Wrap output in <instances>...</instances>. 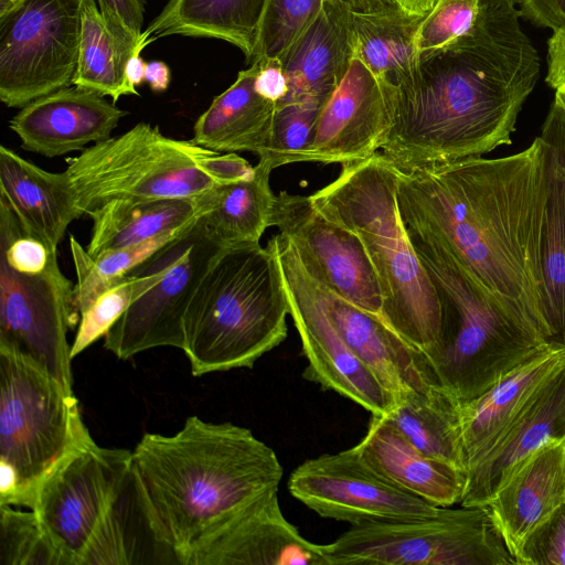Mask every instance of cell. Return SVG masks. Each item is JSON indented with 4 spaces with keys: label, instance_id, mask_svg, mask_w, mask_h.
Listing matches in <instances>:
<instances>
[{
    "label": "cell",
    "instance_id": "1",
    "mask_svg": "<svg viewBox=\"0 0 565 565\" xmlns=\"http://www.w3.org/2000/svg\"><path fill=\"white\" fill-rule=\"evenodd\" d=\"M548 193L550 157L541 136L507 157L401 170L397 185L403 221L435 234L552 347L542 273Z\"/></svg>",
    "mask_w": 565,
    "mask_h": 565
},
{
    "label": "cell",
    "instance_id": "2",
    "mask_svg": "<svg viewBox=\"0 0 565 565\" xmlns=\"http://www.w3.org/2000/svg\"><path fill=\"white\" fill-rule=\"evenodd\" d=\"M515 0H481L472 31L420 61L391 95L382 153L399 170L481 157L512 143L540 75V56Z\"/></svg>",
    "mask_w": 565,
    "mask_h": 565
},
{
    "label": "cell",
    "instance_id": "3",
    "mask_svg": "<svg viewBox=\"0 0 565 565\" xmlns=\"http://www.w3.org/2000/svg\"><path fill=\"white\" fill-rule=\"evenodd\" d=\"M131 468L178 564L223 519L279 489L284 473L275 451L248 428L195 415L174 435L146 433L131 450Z\"/></svg>",
    "mask_w": 565,
    "mask_h": 565
},
{
    "label": "cell",
    "instance_id": "4",
    "mask_svg": "<svg viewBox=\"0 0 565 565\" xmlns=\"http://www.w3.org/2000/svg\"><path fill=\"white\" fill-rule=\"evenodd\" d=\"M399 173L377 152L342 163L339 175L310 198L361 239L380 284L384 322L425 356L440 340L441 307L399 213Z\"/></svg>",
    "mask_w": 565,
    "mask_h": 565
},
{
    "label": "cell",
    "instance_id": "5",
    "mask_svg": "<svg viewBox=\"0 0 565 565\" xmlns=\"http://www.w3.org/2000/svg\"><path fill=\"white\" fill-rule=\"evenodd\" d=\"M403 222L440 301V340L425 358L443 387L460 402L473 399L552 348L488 292L435 234Z\"/></svg>",
    "mask_w": 565,
    "mask_h": 565
},
{
    "label": "cell",
    "instance_id": "6",
    "mask_svg": "<svg viewBox=\"0 0 565 565\" xmlns=\"http://www.w3.org/2000/svg\"><path fill=\"white\" fill-rule=\"evenodd\" d=\"M287 315L281 270L271 245L221 248L183 318L182 351L192 375L252 369L287 338Z\"/></svg>",
    "mask_w": 565,
    "mask_h": 565
},
{
    "label": "cell",
    "instance_id": "7",
    "mask_svg": "<svg viewBox=\"0 0 565 565\" xmlns=\"http://www.w3.org/2000/svg\"><path fill=\"white\" fill-rule=\"evenodd\" d=\"M88 437L73 391L0 349V505L32 510L42 479Z\"/></svg>",
    "mask_w": 565,
    "mask_h": 565
},
{
    "label": "cell",
    "instance_id": "8",
    "mask_svg": "<svg viewBox=\"0 0 565 565\" xmlns=\"http://www.w3.org/2000/svg\"><path fill=\"white\" fill-rule=\"evenodd\" d=\"M212 150L139 122L67 158L81 215L113 200L195 199L216 183L202 162Z\"/></svg>",
    "mask_w": 565,
    "mask_h": 565
},
{
    "label": "cell",
    "instance_id": "9",
    "mask_svg": "<svg viewBox=\"0 0 565 565\" xmlns=\"http://www.w3.org/2000/svg\"><path fill=\"white\" fill-rule=\"evenodd\" d=\"M329 565H512L487 507L440 508L430 518L351 525L324 544Z\"/></svg>",
    "mask_w": 565,
    "mask_h": 565
},
{
    "label": "cell",
    "instance_id": "10",
    "mask_svg": "<svg viewBox=\"0 0 565 565\" xmlns=\"http://www.w3.org/2000/svg\"><path fill=\"white\" fill-rule=\"evenodd\" d=\"M83 0H26L0 20V99L22 108L73 85Z\"/></svg>",
    "mask_w": 565,
    "mask_h": 565
},
{
    "label": "cell",
    "instance_id": "11",
    "mask_svg": "<svg viewBox=\"0 0 565 565\" xmlns=\"http://www.w3.org/2000/svg\"><path fill=\"white\" fill-rule=\"evenodd\" d=\"M73 284L53 253L41 273H21L0 258V349L29 359L73 391L67 331L78 324Z\"/></svg>",
    "mask_w": 565,
    "mask_h": 565
},
{
    "label": "cell",
    "instance_id": "12",
    "mask_svg": "<svg viewBox=\"0 0 565 565\" xmlns=\"http://www.w3.org/2000/svg\"><path fill=\"white\" fill-rule=\"evenodd\" d=\"M130 469V450L102 447L90 436L40 482L32 511L68 565H81Z\"/></svg>",
    "mask_w": 565,
    "mask_h": 565
},
{
    "label": "cell",
    "instance_id": "13",
    "mask_svg": "<svg viewBox=\"0 0 565 565\" xmlns=\"http://www.w3.org/2000/svg\"><path fill=\"white\" fill-rule=\"evenodd\" d=\"M268 243L277 256L289 316L308 361L303 377L353 401L371 415L388 414L395 404L393 396L334 328L291 241L279 233Z\"/></svg>",
    "mask_w": 565,
    "mask_h": 565
},
{
    "label": "cell",
    "instance_id": "14",
    "mask_svg": "<svg viewBox=\"0 0 565 565\" xmlns=\"http://www.w3.org/2000/svg\"><path fill=\"white\" fill-rule=\"evenodd\" d=\"M288 490L318 515L351 525L425 519L440 510L377 473L354 446L305 460L290 473Z\"/></svg>",
    "mask_w": 565,
    "mask_h": 565
},
{
    "label": "cell",
    "instance_id": "15",
    "mask_svg": "<svg viewBox=\"0 0 565 565\" xmlns=\"http://www.w3.org/2000/svg\"><path fill=\"white\" fill-rule=\"evenodd\" d=\"M271 226L291 241L318 282L383 320L380 284L354 232L322 214L310 195L286 191L275 196Z\"/></svg>",
    "mask_w": 565,
    "mask_h": 565
},
{
    "label": "cell",
    "instance_id": "16",
    "mask_svg": "<svg viewBox=\"0 0 565 565\" xmlns=\"http://www.w3.org/2000/svg\"><path fill=\"white\" fill-rule=\"evenodd\" d=\"M220 249L199 220L172 241L166 274L109 329L104 348L120 360L159 347L182 350L186 308Z\"/></svg>",
    "mask_w": 565,
    "mask_h": 565
},
{
    "label": "cell",
    "instance_id": "17",
    "mask_svg": "<svg viewBox=\"0 0 565 565\" xmlns=\"http://www.w3.org/2000/svg\"><path fill=\"white\" fill-rule=\"evenodd\" d=\"M181 565H329L324 545L306 540L270 490L207 531Z\"/></svg>",
    "mask_w": 565,
    "mask_h": 565
},
{
    "label": "cell",
    "instance_id": "18",
    "mask_svg": "<svg viewBox=\"0 0 565 565\" xmlns=\"http://www.w3.org/2000/svg\"><path fill=\"white\" fill-rule=\"evenodd\" d=\"M391 94L353 57L320 111L307 161L342 164L377 153L391 125Z\"/></svg>",
    "mask_w": 565,
    "mask_h": 565
},
{
    "label": "cell",
    "instance_id": "19",
    "mask_svg": "<svg viewBox=\"0 0 565 565\" xmlns=\"http://www.w3.org/2000/svg\"><path fill=\"white\" fill-rule=\"evenodd\" d=\"M127 114L98 93L68 86L23 106L9 127L24 150L55 158L109 139Z\"/></svg>",
    "mask_w": 565,
    "mask_h": 565
},
{
    "label": "cell",
    "instance_id": "20",
    "mask_svg": "<svg viewBox=\"0 0 565 565\" xmlns=\"http://www.w3.org/2000/svg\"><path fill=\"white\" fill-rule=\"evenodd\" d=\"M565 439V362L542 384L526 407L482 460L467 471L461 507H486L530 455Z\"/></svg>",
    "mask_w": 565,
    "mask_h": 565
},
{
    "label": "cell",
    "instance_id": "21",
    "mask_svg": "<svg viewBox=\"0 0 565 565\" xmlns=\"http://www.w3.org/2000/svg\"><path fill=\"white\" fill-rule=\"evenodd\" d=\"M313 280L334 328L395 403L411 390L438 383L424 354L388 324Z\"/></svg>",
    "mask_w": 565,
    "mask_h": 565
},
{
    "label": "cell",
    "instance_id": "22",
    "mask_svg": "<svg viewBox=\"0 0 565 565\" xmlns=\"http://www.w3.org/2000/svg\"><path fill=\"white\" fill-rule=\"evenodd\" d=\"M353 55L351 11L326 0L317 20L280 58L289 86L280 106L309 102L323 107Z\"/></svg>",
    "mask_w": 565,
    "mask_h": 565
},
{
    "label": "cell",
    "instance_id": "23",
    "mask_svg": "<svg viewBox=\"0 0 565 565\" xmlns=\"http://www.w3.org/2000/svg\"><path fill=\"white\" fill-rule=\"evenodd\" d=\"M563 501L565 439L550 443L530 455L486 507L515 557L523 539Z\"/></svg>",
    "mask_w": 565,
    "mask_h": 565
},
{
    "label": "cell",
    "instance_id": "24",
    "mask_svg": "<svg viewBox=\"0 0 565 565\" xmlns=\"http://www.w3.org/2000/svg\"><path fill=\"white\" fill-rule=\"evenodd\" d=\"M0 198L51 252H57L67 226L82 216L66 171L43 170L6 146H0Z\"/></svg>",
    "mask_w": 565,
    "mask_h": 565
},
{
    "label": "cell",
    "instance_id": "25",
    "mask_svg": "<svg viewBox=\"0 0 565 565\" xmlns=\"http://www.w3.org/2000/svg\"><path fill=\"white\" fill-rule=\"evenodd\" d=\"M563 362L565 349L550 348L514 367L478 397L461 402L467 471L482 460Z\"/></svg>",
    "mask_w": 565,
    "mask_h": 565
},
{
    "label": "cell",
    "instance_id": "26",
    "mask_svg": "<svg viewBox=\"0 0 565 565\" xmlns=\"http://www.w3.org/2000/svg\"><path fill=\"white\" fill-rule=\"evenodd\" d=\"M355 450L373 470L397 487L439 508L460 503L466 471L414 447L383 416L372 415Z\"/></svg>",
    "mask_w": 565,
    "mask_h": 565
},
{
    "label": "cell",
    "instance_id": "27",
    "mask_svg": "<svg viewBox=\"0 0 565 565\" xmlns=\"http://www.w3.org/2000/svg\"><path fill=\"white\" fill-rule=\"evenodd\" d=\"M258 64L241 71L196 119V145L217 152L250 151L260 156L269 145L277 106L255 89Z\"/></svg>",
    "mask_w": 565,
    "mask_h": 565
},
{
    "label": "cell",
    "instance_id": "28",
    "mask_svg": "<svg viewBox=\"0 0 565 565\" xmlns=\"http://www.w3.org/2000/svg\"><path fill=\"white\" fill-rule=\"evenodd\" d=\"M167 563L178 561L157 534L131 468L90 539L81 565Z\"/></svg>",
    "mask_w": 565,
    "mask_h": 565
},
{
    "label": "cell",
    "instance_id": "29",
    "mask_svg": "<svg viewBox=\"0 0 565 565\" xmlns=\"http://www.w3.org/2000/svg\"><path fill=\"white\" fill-rule=\"evenodd\" d=\"M266 0H169L142 32L150 44L169 35L215 39L239 49L252 64Z\"/></svg>",
    "mask_w": 565,
    "mask_h": 565
},
{
    "label": "cell",
    "instance_id": "30",
    "mask_svg": "<svg viewBox=\"0 0 565 565\" xmlns=\"http://www.w3.org/2000/svg\"><path fill=\"white\" fill-rule=\"evenodd\" d=\"M271 169L258 161L249 179L216 184L199 196L203 225L210 239L221 248L259 244L271 226L275 194Z\"/></svg>",
    "mask_w": 565,
    "mask_h": 565
},
{
    "label": "cell",
    "instance_id": "31",
    "mask_svg": "<svg viewBox=\"0 0 565 565\" xmlns=\"http://www.w3.org/2000/svg\"><path fill=\"white\" fill-rule=\"evenodd\" d=\"M88 215L93 228L86 250L95 258L191 226L201 215V204L199 198L113 200Z\"/></svg>",
    "mask_w": 565,
    "mask_h": 565
},
{
    "label": "cell",
    "instance_id": "32",
    "mask_svg": "<svg viewBox=\"0 0 565 565\" xmlns=\"http://www.w3.org/2000/svg\"><path fill=\"white\" fill-rule=\"evenodd\" d=\"M383 417L424 455L467 471L461 402L440 384L404 393Z\"/></svg>",
    "mask_w": 565,
    "mask_h": 565
},
{
    "label": "cell",
    "instance_id": "33",
    "mask_svg": "<svg viewBox=\"0 0 565 565\" xmlns=\"http://www.w3.org/2000/svg\"><path fill=\"white\" fill-rule=\"evenodd\" d=\"M422 18L398 6L375 12H351L353 57L391 90L408 84L420 64L415 39Z\"/></svg>",
    "mask_w": 565,
    "mask_h": 565
},
{
    "label": "cell",
    "instance_id": "34",
    "mask_svg": "<svg viewBox=\"0 0 565 565\" xmlns=\"http://www.w3.org/2000/svg\"><path fill=\"white\" fill-rule=\"evenodd\" d=\"M550 157V193L542 248L544 309L553 348L565 349V169L559 149L543 127Z\"/></svg>",
    "mask_w": 565,
    "mask_h": 565
},
{
    "label": "cell",
    "instance_id": "35",
    "mask_svg": "<svg viewBox=\"0 0 565 565\" xmlns=\"http://www.w3.org/2000/svg\"><path fill=\"white\" fill-rule=\"evenodd\" d=\"M131 53L113 34L96 0H83L79 53L73 85L110 96L114 103L124 95L139 96L125 72Z\"/></svg>",
    "mask_w": 565,
    "mask_h": 565
},
{
    "label": "cell",
    "instance_id": "36",
    "mask_svg": "<svg viewBox=\"0 0 565 565\" xmlns=\"http://www.w3.org/2000/svg\"><path fill=\"white\" fill-rule=\"evenodd\" d=\"M169 244L134 268L124 280L103 292L81 315L71 344L72 360L105 337L130 305L159 282L169 265Z\"/></svg>",
    "mask_w": 565,
    "mask_h": 565
},
{
    "label": "cell",
    "instance_id": "37",
    "mask_svg": "<svg viewBox=\"0 0 565 565\" xmlns=\"http://www.w3.org/2000/svg\"><path fill=\"white\" fill-rule=\"evenodd\" d=\"M191 226L139 244L108 250L95 258H92L86 248L71 235L70 247L77 277L74 302L79 317L103 292L124 280L134 268L180 237Z\"/></svg>",
    "mask_w": 565,
    "mask_h": 565
},
{
    "label": "cell",
    "instance_id": "38",
    "mask_svg": "<svg viewBox=\"0 0 565 565\" xmlns=\"http://www.w3.org/2000/svg\"><path fill=\"white\" fill-rule=\"evenodd\" d=\"M0 565H68L36 513L0 505Z\"/></svg>",
    "mask_w": 565,
    "mask_h": 565
},
{
    "label": "cell",
    "instance_id": "39",
    "mask_svg": "<svg viewBox=\"0 0 565 565\" xmlns=\"http://www.w3.org/2000/svg\"><path fill=\"white\" fill-rule=\"evenodd\" d=\"M324 3L326 0H266L253 62L281 58L317 20Z\"/></svg>",
    "mask_w": 565,
    "mask_h": 565
},
{
    "label": "cell",
    "instance_id": "40",
    "mask_svg": "<svg viewBox=\"0 0 565 565\" xmlns=\"http://www.w3.org/2000/svg\"><path fill=\"white\" fill-rule=\"evenodd\" d=\"M322 106L309 102L291 103L276 109L271 138L258 161L271 170L307 161Z\"/></svg>",
    "mask_w": 565,
    "mask_h": 565
},
{
    "label": "cell",
    "instance_id": "41",
    "mask_svg": "<svg viewBox=\"0 0 565 565\" xmlns=\"http://www.w3.org/2000/svg\"><path fill=\"white\" fill-rule=\"evenodd\" d=\"M515 559L519 565H565V501L523 539Z\"/></svg>",
    "mask_w": 565,
    "mask_h": 565
},
{
    "label": "cell",
    "instance_id": "42",
    "mask_svg": "<svg viewBox=\"0 0 565 565\" xmlns=\"http://www.w3.org/2000/svg\"><path fill=\"white\" fill-rule=\"evenodd\" d=\"M97 3L113 34L130 52L146 42L141 39L146 0H97Z\"/></svg>",
    "mask_w": 565,
    "mask_h": 565
},
{
    "label": "cell",
    "instance_id": "43",
    "mask_svg": "<svg viewBox=\"0 0 565 565\" xmlns=\"http://www.w3.org/2000/svg\"><path fill=\"white\" fill-rule=\"evenodd\" d=\"M202 169L216 184L243 181L255 172V167L235 152L222 154L213 150L204 158Z\"/></svg>",
    "mask_w": 565,
    "mask_h": 565
},
{
    "label": "cell",
    "instance_id": "44",
    "mask_svg": "<svg viewBox=\"0 0 565 565\" xmlns=\"http://www.w3.org/2000/svg\"><path fill=\"white\" fill-rule=\"evenodd\" d=\"M258 70L255 77V89L265 99L277 107L286 99L289 90L288 79L280 58H257Z\"/></svg>",
    "mask_w": 565,
    "mask_h": 565
},
{
    "label": "cell",
    "instance_id": "45",
    "mask_svg": "<svg viewBox=\"0 0 565 565\" xmlns=\"http://www.w3.org/2000/svg\"><path fill=\"white\" fill-rule=\"evenodd\" d=\"M520 15L552 31L565 24V0H515Z\"/></svg>",
    "mask_w": 565,
    "mask_h": 565
},
{
    "label": "cell",
    "instance_id": "46",
    "mask_svg": "<svg viewBox=\"0 0 565 565\" xmlns=\"http://www.w3.org/2000/svg\"><path fill=\"white\" fill-rule=\"evenodd\" d=\"M546 82L554 89L565 87V24L552 31L547 42Z\"/></svg>",
    "mask_w": 565,
    "mask_h": 565
},
{
    "label": "cell",
    "instance_id": "47",
    "mask_svg": "<svg viewBox=\"0 0 565 565\" xmlns=\"http://www.w3.org/2000/svg\"><path fill=\"white\" fill-rule=\"evenodd\" d=\"M543 127L552 135L553 139L555 140L559 149L565 169V111L555 100L550 108Z\"/></svg>",
    "mask_w": 565,
    "mask_h": 565
},
{
    "label": "cell",
    "instance_id": "48",
    "mask_svg": "<svg viewBox=\"0 0 565 565\" xmlns=\"http://www.w3.org/2000/svg\"><path fill=\"white\" fill-rule=\"evenodd\" d=\"M171 81L169 66L162 61H151L146 64L145 82L154 93H162L168 89Z\"/></svg>",
    "mask_w": 565,
    "mask_h": 565
},
{
    "label": "cell",
    "instance_id": "49",
    "mask_svg": "<svg viewBox=\"0 0 565 565\" xmlns=\"http://www.w3.org/2000/svg\"><path fill=\"white\" fill-rule=\"evenodd\" d=\"M146 42H142L139 46H137L126 63V77L128 82L137 87L145 82V73H146V62L141 57V51L147 46Z\"/></svg>",
    "mask_w": 565,
    "mask_h": 565
},
{
    "label": "cell",
    "instance_id": "50",
    "mask_svg": "<svg viewBox=\"0 0 565 565\" xmlns=\"http://www.w3.org/2000/svg\"><path fill=\"white\" fill-rule=\"evenodd\" d=\"M351 12H375L397 6L394 0H331Z\"/></svg>",
    "mask_w": 565,
    "mask_h": 565
},
{
    "label": "cell",
    "instance_id": "51",
    "mask_svg": "<svg viewBox=\"0 0 565 565\" xmlns=\"http://www.w3.org/2000/svg\"><path fill=\"white\" fill-rule=\"evenodd\" d=\"M398 7L407 12L424 15L437 0H394Z\"/></svg>",
    "mask_w": 565,
    "mask_h": 565
},
{
    "label": "cell",
    "instance_id": "52",
    "mask_svg": "<svg viewBox=\"0 0 565 565\" xmlns=\"http://www.w3.org/2000/svg\"><path fill=\"white\" fill-rule=\"evenodd\" d=\"M26 0H0V20L15 11Z\"/></svg>",
    "mask_w": 565,
    "mask_h": 565
},
{
    "label": "cell",
    "instance_id": "53",
    "mask_svg": "<svg viewBox=\"0 0 565 565\" xmlns=\"http://www.w3.org/2000/svg\"><path fill=\"white\" fill-rule=\"evenodd\" d=\"M554 100L563 108L565 111V87H558L555 89Z\"/></svg>",
    "mask_w": 565,
    "mask_h": 565
}]
</instances>
